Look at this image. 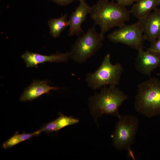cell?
Instances as JSON below:
<instances>
[{
  "instance_id": "9",
  "label": "cell",
  "mask_w": 160,
  "mask_h": 160,
  "mask_svg": "<svg viewBox=\"0 0 160 160\" xmlns=\"http://www.w3.org/2000/svg\"><path fill=\"white\" fill-rule=\"evenodd\" d=\"M21 57L24 60L27 67L37 68L38 64L47 62L66 63L70 58V52H57L50 55H45L27 51L23 54Z\"/></svg>"
},
{
  "instance_id": "13",
  "label": "cell",
  "mask_w": 160,
  "mask_h": 160,
  "mask_svg": "<svg viewBox=\"0 0 160 160\" xmlns=\"http://www.w3.org/2000/svg\"><path fill=\"white\" fill-rule=\"evenodd\" d=\"M160 4V0H139L133 4L130 11L138 20H142Z\"/></svg>"
},
{
  "instance_id": "16",
  "label": "cell",
  "mask_w": 160,
  "mask_h": 160,
  "mask_svg": "<svg viewBox=\"0 0 160 160\" xmlns=\"http://www.w3.org/2000/svg\"><path fill=\"white\" fill-rule=\"evenodd\" d=\"M21 142L20 134H16L4 142L2 147L4 149H8Z\"/></svg>"
},
{
  "instance_id": "7",
  "label": "cell",
  "mask_w": 160,
  "mask_h": 160,
  "mask_svg": "<svg viewBox=\"0 0 160 160\" xmlns=\"http://www.w3.org/2000/svg\"><path fill=\"white\" fill-rule=\"evenodd\" d=\"M108 39L115 43H121L137 51L143 48L145 40L141 21L129 25L125 24L109 33Z\"/></svg>"
},
{
  "instance_id": "15",
  "label": "cell",
  "mask_w": 160,
  "mask_h": 160,
  "mask_svg": "<svg viewBox=\"0 0 160 160\" xmlns=\"http://www.w3.org/2000/svg\"><path fill=\"white\" fill-rule=\"evenodd\" d=\"M59 117L55 120L58 130L67 126L77 123L79 120L73 117L64 115L61 113H59Z\"/></svg>"
},
{
  "instance_id": "10",
  "label": "cell",
  "mask_w": 160,
  "mask_h": 160,
  "mask_svg": "<svg viewBox=\"0 0 160 160\" xmlns=\"http://www.w3.org/2000/svg\"><path fill=\"white\" fill-rule=\"evenodd\" d=\"M79 5L70 15L68 20L70 28L68 35L72 36H79L84 33L81 25L86 20L87 15L90 14L91 7L84 1L80 2Z\"/></svg>"
},
{
  "instance_id": "2",
  "label": "cell",
  "mask_w": 160,
  "mask_h": 160,
  "mask_svg": "<svg viewBox=\"0 0 160 160\" xmlns=\"http://www.w3.org/2000/svg\"><path fill=\"white\" fill-rule=\"evenodd\" d=\"M100 92L96 93L89 99L90 111L94 120L104 114L110 115L119 118L118 109L128 96L116 86L104 87Z\"/></svg>"
},
{
  "instance_id": "6",
  "label": "cell",
  "mask_w": 160,
  "mask_h": 160,
  "mask_svg": "<svg viewBox=\"0 0 160 160\" xmlns=\"http://www.w3.org/2000/svg\"><path fill=\"white\" fill-rule=\"evenodd\" d=\"M104 39V36L97 31L94 25L79 36L72 46L70 58L78 63L84 62L101 48Z\"/></svg>"
},
{
  "instance_id": "1",
  "label": "cell",
  "mask_w": 160,
  "mask_h": 160,
  "mask_svg": "<svg viewBox=\"0 0 160 160\" xmlns=\"http://www.w3.org/2000/svg\"><path fill=\"white\" fill-rule=\"evenodd\" d=\"M130 10L113 1L100 0L91 7L90 17L95 25L99 26L100 33L105 34L112 28L119 27L130 19Z\"/></svg>"
},
{
  "instance_id": "8",
  "label": "cell",
  "mask_w": 160,
  "mask_h": 160,
  "mask_svg": "<svg viewBox=\"0 0 160 160\" xmlns=\"http://www.w3.org/2000/svg\"><path fill=\"white\" fill-rule=\"evenodd\" d=\"M160 66V55L148 48L144 51L143 48L138 50L135 59L137 70L146 76H150L152 72Z\"/></svg>"
},
{
  "instance_id": "21",
  "label": "cell",
  "mask_w": 160,
  "mask_h": 160,
  "mask_svg": "<svg viewBox=\"0 0 160 160\" xmlns=\"http://www.w3.org/2000/svg\"><path fill=\"white\" fill-rule=\"evenodd\" d=\"M79 1L80 2L84 1L85 0H76Z\"/></svg>"
},
{
  "instance_id": "19",
  "label": "cell",
  "mask_w": 160,
  "mask_h": 160,
  "mask_svg": "<svg viewBox=\"0 0 160 160\" xmlns=\"http://www.w3.org/2000/svg\"><path fill=\"white\" fill-rule=\"evenodd\" d=\"M115 0L118 4L125 7L133 4L135 2L139 0Z\"/></svg>"
},
{
  "instance_id": "3",
  "label": "cell",
  "mask_w": 160,
  "mask_h": 160,
  "mask_svg": "<svg viewBox=\"0 0 160 160\" xmlns=\"http://www.w3.org/2000/svg\"><path fill=\"white\" fill-rule=\"evenodd\" d=\"M134 107L148 118L160 115V80L151 78L138 85Z\"/></svg>"
},
{
  "instance_id": "14",
  "label": "cell",
  "mask_w": 160,
  "mask_h": 160,
  "mask_svg": "<svg viewBox=\"0 0 160 160\" xmlns=\"http://www.w3.org/2000/svg\"><path fill=\"white\" fill-rule=\"evenodd\" d=\"M67 16L66 13L59 18L51 19L48 21L50 33L54 38L58 37L62 32L69 26V21L67 19Z\"/></svg>"
},
{
  "instance_id": "5",
  "label": "cell",
  "mask_w": 160,
  "mask_h": 160,
  "mask_svg": "<svg viewBox=\"0 0 160 160\" xmlns=\"http://www.w3.org/2000/svg\"><path fill=\"white\" fill-rule=\"evenodd\" d=\"M111 135L112 145L119 151H127L134 159L131 147L135 142L139 120L133 115L120 116Z\"/></svg>"
},
{
  "instance_id": "22",
  "label": "cell",
  "mask_w": 160,
  "mask_h": 160,
  "mask_svg": "<svg viewBox=\"0 0 160 160\" xmlns=\"http://www.w3.org/2000/svg\"><path fill=\"white\" fill-rule=\"evenodd\" d=\"M160 67V66H159ZM158 75H160V73H158Z\"/></svg>"
},
{
  "instance_id": "12",
  "label": "cell",
  "mask_w": 160,
  "mask_h": 160,
  "mask_svg": "<svg viewBox=\"0 0 160 160\" xmlns=\"http://www.w3.org/2000/svg\"><path fill=\"white\" fill-rule=\"evenodd\" d=\"M48 83L49 81L47 80H33L31 84L24 89L20 96V100L23 102L32 101L44 94L48 93L51 90L60 88L50 86Z\"/></svg>"
},
{
  "instance_id": "4",
  "label": "cell",
  "mask_w": 160,
  "mask_h": 160,
  "mask_svg": "<svg viewBox=\"0 0 160 160\" xmlns=\"http://www.w3.org/2000/svg\"><path fill=\"white\" fill-rule=\"evenodd\" d=\"M123 71L121 64L111 63L110 54L107 53L98 69L93 73H87L85 80L88 85L93 90L106 86H116L119 83Z\"/></svg>"
},
{
  "instance_id": "20",
  "label": "cell",
  "mask_w": 160,
  "mask_h": 160,
  "mask_svg": "<svg viewBox=\"0 0 160 160\" xmlns=\"http://www.w3.org/2000/svg\"><path fill=\"white\" fill-rule=\"evenodd\" d=\"M53 1L61 5H66L71 3L73 0H52Z\"/></svg>"
},
{
  "instance_id": "17",
  "label": "cell",
  "mask_w": 160,
  "mask_h": 160,
  "mask_svg": "<svg viewBox=\"0 0 160 160\" xmlns=\"http://www.w3.org/2000/svg\"><path fill=\"white\" fill-rule=\"evenodd\" d=\"M39 130L41 132H57L59 130L55 120L46 124Z\"/></svg>"
},
{
  "instance_id": "11",
  "label": "cell",
  "mask_w": 160,
  "mask_h": 160,
  "mask_svg": "<svg viewBox=\"0 0 160 160\" xmlns=\"http://www.w3.org/2000/svg\"><path fill=\"white\" fill-rule=\"evenodd\" d=\"M141 21L145 40L151 43L160 37V8H156Z\"/></svg>"
},
{
  "instance_id": "18",
  "label": "cell",
  "mask_w": 160,
  "mask_h": 160,
  "mask_svg": "<svg viewBox=\"0 0 160 160\" xmlns=\"http://www.w3.org/2000/svg\"><path fill=\"white\" fill-rule=\"evenodd\" d=\"M149 48L160 55V37L151 43Z\"/></svg>"
}]
</instances>
